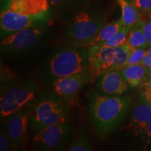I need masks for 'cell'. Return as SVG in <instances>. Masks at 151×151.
Segmentation results:
<instances>
[{"instance_id": "1", "label": "cell", "mask_w": 151, "mask_h": 151, "mask_svg": "<svg viewBox=\"0 0 151 151\" xmlns=\"http://www.w3.org/2000/svg\"><path fill=\"white\" fill-rule=\"evenodd\" d=\"M130 104L131 99L125 96L97 93L92 95L89 113L97 134L104 135L116 129L123 121Z\"/></svg>"}, {"instance_id": "2", "label": "cell", "mask_w": 151, "mask_h": 151, "mask_svg": "<svg viewBox=\"0 0 151 151\" xmlns=\"http://www.w3.org/2000/svg\"><path fill=\"white\" fill-rule=\"evenodd\" d=\"M88 48L73 45L60 49L49 58L42 69L48 83L88 71Z\"/></svg>"}, {"instance_id": "3", "label": "cell", "mask_w": 151, "mask_h": 151, "mask_svg": "<svg viewBox=\"0 0 151 151\" xmlns=\"http://www.w3.org/2000/svg\"><path fill=\"white\" fill-rule=\"evenodd\" d=\"M88 48V71L92 83L105 73L125 67L132 49L127 43L118 47L97 44Z\"/></svg>"}, {"instance_id": "4", "label": "cell", "mask_w": 151, "mask_h": 151, "mask_svg": "<svg viewBox=\"0 0 151 151\" xmlns=\"http://www.w3.org/2000/svg\"><path fill=\"white\" fill-rule=\"evenodd\" d=\"M29 110V127L38 132L67 117L65 100L56 94H41L33 101Z\"/></svg>"}, {"instance_id": "5", "label": "cell", "mask_w": 151, "mask_h": 151, "mask_svg": "<svg viewBox=\"0 0 151 151\" xmlns=\"http://www.w3.org/2000/svg\"><path fill=\"white\" fill-rule=\"evenodd\" d=\"M105 22V15L101 11L96 9L82 10L76 14L66 34L73 45L87 47Z\"/></svg>"}, {"instance_id": "6", "label": "cell", "mask_w": 151, "mask_h": 151, "mask_svg": "<svg viewBox=\"0 0 151 151\" xmlns=\"http://www.w3.org/2000/svg\"><path fill=\"white\" fill-rule=\"evenodd\" d=\"M37 86L33 81H24L14 84L1 93L0 113L3 118L24 109L35 99Z\"/></svg>"}, {"instance_id": "7", "label": "cell", "mask_w": 151, "mask_h": 151, "mask_svg": "<svg viewBox=\"0 0 151 151\" xmlns=\"http://www.w3.org/2000/svg\"><path fill=\"white\" fill-rule=\"evenodd\" d=\"M71 134V124L68 117L37 132L33 143L45 150H58L65 146Z\"/></svg>"}, {"instance_id": "8", "label": "cell", "mask_w": 151, "mask_h": 151, "mask_svg": "<svg viewBox=\"0 0 151 151\" xmlns=\"http://www.w3.org/2000/svg\"><path fill=\"white\" fill-rule=\"evenodd\" d=\"M43 24L29 27L6 35L1 41L2 51L7 52L26 50L35 46L44 34Z\"/></svg>"}, {"instance_id": "9", "label": "cell", "mask_w": 151, "mask_h": 151, "mask_svg": "<svg viewBox=\"0 0 151 151\" xmlns=\"http://www.w3.org/2000/svg\"><path fill=\"white\" fill-rule=\"evenodd\" d=\"M90 82L88 71L63 77L52 83V89L58 97L65 101H71L77 97L85 85Z\"/></svg>"}, {"instance_id": "10", "label": "cell", "mask_w": 151, "mask_h": 151, "mask_svg": "<svg viewBox=\"0 0 151 151\" xmlns=\"http://www.w3.org/2000/svg\"><path fill=\"white\" fill-rule=\"evenodd\" d=\"M48 0H1V11L10 10L47 21L49 13Z\"/></svg>"}, {"instance_id": "11", "label": "cell", "mask_w": 151, "mask_h": 151, "mask_svg": "<svg viewBox=\"0 0 151 151\" xmlns=\"http://www.w3.org/2000/svg\"><path fill=\"white\" fill-rule=\"evenodd\" d=\"M6 132L13 148L23 146L27 141V127H29V111L22 109L8 117Z\"/></svg>"}, {"instance_id": "12", "label": "cell", "mask_w": 151, "mask_h": 151, "mask_svg": "<svg viewBox=\"0 0 151 151\" xmlns=\"http://www.w3.org/2000/svg\"><path fill=\"white\" fill-rule=\"evenodd\" d=\"M46 21L10 10L1 11L0 16L1 37L15 33L29 27L43 24Z\"/></svg>"}, {"instance_id": "13", "label": "cell", "mask_w": 151, "mask_h": 151, "mask_svg": "<svg viewBox=\"0 0 151 151\" xmlns=\"http://www.w3.org/2000/svg\"><path fill=\"white\" fill-rule=\"evenodd\" d=\"M98 87L106 94H121L128 89L127 83L120 71L113 70L105 73L99 78Z\"/></svg>"}, {"instance_id": "14", "label": "cell", "mask_w": 151, "mask_h": 151, "mask_svg": "<svg viewBox=\"0 0 151 151\" xmlns=\"http://www.w3.org/2000/svg\"><path fill=\"white\" fill-rule=\"evenodd\" d=\"M150 119L151 106L143 101L134 109L129 124L125 129H128L136 136H140L144 133L147 124Z\"/></svg>"}, {"instance_id": "15", "label": "cell", "mask_w": 151, "mask_h": 151, "mask_svg": "<svg viewBox=\"0 0 151 151\" xmlns=\"http://www.w3.org/2000/svg\"><path fill=\"white\" fill-rule=\"evenodd\" d=\"M150 70L142 64L126 65L120 72L129 86L134 88L143 84L149 79Z\"/></svg>"}, {"instance_id": "16", "label": "cell", "mask_w": 151, "mask_h": 151, "mask_svg": "<svg viewBox=\"0 0 151 151\" xmlns=\"http://www.w3.org/2000/svg\"><path fill=\"white\" fill-rule=\"evenodd\" d=\"M121 9L122 27L131 29L141 19V13L130 0H118Z\"/></svg>"}, {"instance_id": "17", "label": "cell", "mask_w": 151, "mask_h": 151, "mask_svg": "<svg viewBox=\"0 0 151 151\" xmlns=\"http://www.w3.org/2000/svg\"><path fill=\"white\" fill-rule=\"evenodd\" d=\"M122 23L121 19L114 20L110 23L104 24L92 38V40L90 41L87 46V48L88 46H93V45L104 44L108 39L116 35L122 29Z\"/></svg>"}, {"instance_id": "18", "label": "cell", "mask_w": 151, "mask_h": 151, "mask_svg": "<svg viewBox=\"0 0 151 151\" xmlns=\"http://www.w3.org/2000/svg\"><path fill=\"white\" fill-rule=\"evenodd\" d=\"M127 44L132 48H146L148 47L143 31L141 19L129 29L127 37Z\"/></svg>"}, {"instance_id": "19", "label": "cell", "mask_w": 151, "mask_h": 151, "mask_svg": "<svg viewBox=\"0 0 151 151\" xmlns=\"http://www.w3.org/2000/svg\"><path fill=\"white\" fill-rule=\"evenodd\" d=\"M129 31V29L122 27V29L116 35H115L108 39L104 43V45H106V46L111 47H118L126 44V43H127V37Z\"/></svg>"}, {"instance_id": "20", "label": "cell", "mask_w": 151, "mask_h": 151, "mask_svg": "<svg viewBox=\"0 0 151 151\" xmlns=\"http://www.w3.org/2000/svg\"><path fill=\"white\" fill-rule=\"evenodd\" d=\"M67 150L70 151H89L92 150V146L88 137L81 134L71 143Z\"/></svg>"}, {"instance_id": "21", "label": "cell", "mask_w": 151, "mask_h": 151, "mask_svg": "<svg viewBox=\"0 0 151 151\" xmlns=\"http://www.w3.org/2000/svg\"><path fill=\"white\" fill-rule=\"evenodd\" d=\"M148 53V50H145V48H132L126 65L141 64Z\"/></svg>"}, {"instance_id": "22", "label": "cell", "mask_w": 151, "mask_h": 151, "mask_svg": "<svg viewBox=\"0 0 151 151\" xmlns=\"http://www.w3.org/2000/svg\"><path fill=\"white\" fill-rule=\"evenodd\" d=\"M146 14L148 17L145 18H141V20L142 22L143 31L144 33L145 38L148 46H151V16H149V13Z\"/></svg>"}, {"instance_id": "23", "label": "cell", "mask_w": 151, "mask_h": 151, "mask_svg": "<svg viewBox=\"0 0 151 151\" xmlns=\"http://www.w3.org/2000/svg\"><path fill=\"white\" fill-rule=\"evenodd\" d=\"M132 2L140 13L148 14L151 11V0H132Z\"/></svg>"}, {"instance_id": "24", "label": "cell", "mask_w": 151, "mask_h": 151, "mask_svg": "<svg viewBox=\"0 0 151 151\" xmlns=\"http://www.w3.org/2000/svg\"><path fill=\"white\" fill-rule=\"evenodd\" d=\"M11 148H13V146L7 132L4 129H1L0 133V150L7 151L10 150Z\"/></svg>"}, {"instance_id": "25", "label": "cell", "mask_w": 151, "mask_h": 151, "mask_svg": "<svg viewBox=\"0 0 151 151\" xmlns=\"http://www.w3.org/2000/svg\"><path fill=\"white\" fill-rule=\"evenodd\" d=\"M143 101H146L151 106V83L147 82L144 86V89L142 92Z\"/></svg>"}, {"instance_id": "26", "label": "cell", "mask_w": 151, "mask_h": 151, "mask_svg": "<svg viewBox=\"0 0 151 151\" xmlns=\"http://www.w3.org/2000/svg\"><path fill=\"white\" fill-rule=\"evenodd\" d=\"M143 134L146 136L149 142L151 143V119L150 120V121L148 122V124H147L144 133Z\"/></svg>"}, {"instance_id": "27", "label": "cell", "mask_w": 151, "mask_h": 151, "mask_svg": "<svg viewBox=\"0 0 151 151\" xmlns=\"http://www.w3.org/2000/svg\"><path fill=\"white\" fill-rule=\"evenodd\" d=\"M141 64L146 66V67H148L151 71V55H150L148 53L147 54L146 56L143 58V60H142Z\"/></svg>"}, {"instance_id": "28", "label": "cell", "mask_w": 151, "mask_h": 151, "mask_svg": "<svg viewBox=\"0 0 151 151\" xmlns=\"http://www.w3.org/2000/svg\"><path fill=\"white\" fill-rule=\"evenodd\" d=\"M50 1V3H52V4H59L62 3L64 0H49Z\"/></svg>"}, {"instance_id": "29", "label": "cell", "mask_w": 151, "mask_h": 151, "mask_svg": "<svg viewBox=\"0 0 151 151\" xmlns=\"http://www.w3.org/2000/svg\"><path fill=\"white\" fill-rule=\"evenodd\" d=\"M148 82L150 83H151V71L150 73V75H149V79H148Z\"/></svg>"}, {"instance_id": "30", "label": "cell", "mask_w": 151, "mask_h": 151, "mask_svg": "<svg viewBox=\"0 0 151 151\" xmlns=\"http://www.w3.org/2000/svg\"><path fill=\"white\" fill-rule=\"evenodd\" d=\"M148 54L150 55H151V46L148 49Z\"/></svg>"}, {"instance_id": "31", "label": "cell", "mask_w": 151, "mask_h": 151, "mask_svg": "<svg viewBox=\"0 0 151 151\" xmlns=\"http://www.w3.org/2000/svg\"><path fill=\"white\" fill-rule=\"evenodd\" d=\"M130 1H132V0H130Z\"/></svg>"}]
</instances>
